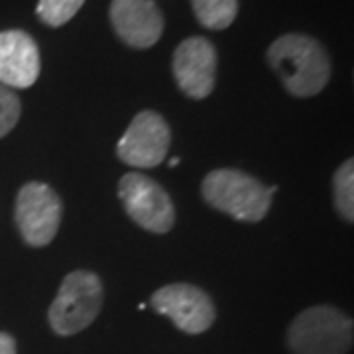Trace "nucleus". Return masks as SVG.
Here are the masks:
<instances>
[{
  "label": "nucleus",
  "instance_id": "obj_1",
  "mask_svg": "<svg viewBox=\"0 0 354 354\" xmlns=\"http://www.w3.org/2000/svg\"><path fill=\"white\" fill-rule=\"evenodd\" d=\"M268 64L293 97L321 93L330 79V57L321 41L305 34H286L268 48Z\"/></svg>",
  "mask_w": 354,
  "mask_h": 354
},
{
  "label": "nucleus",
  "instance_id": "obj_2",
  "mask_svg": "<svg viewBox=\"0 0 354 354\" xmlns=\"http://www.w3.org/2000/svg\"><path fill=\"white\" fill-rule=\"evenodd\" d=\"M203 197L211 207L244 223H258L272 205V191L239 169H215L203 179Z\"/></svg>",
  "mask_w": 354,
  "mask_h": 354
},
{
  "label": "nucleus",
  "instance_id": "obj_3",
  "mask_svg": "<svg viewBox=\"0 0 354 354\" xmlns=\"http://www.w3.org/2000/svg\"><path fill=\"white\" fill-rule=\"evenodd\" d=\"M288 342L295 354H346L353 321L330 305H317L293 319Z\"/></svg>",
  "mask_w": 354,
  "mask_h": 354
},
{
  "label": "nucleus",
  "instance_id": "obj_4",
  "mask_svg": "<svg viewBox=\"0 0 354 354\" xmlns=\"http://www.w3.org/2000/svg\"><path fill=\"white\" fill-rule=\"evenodd\" d=\"M102 307V283L97 274L75 270L59 286L50 307V325L62 337L87 329Z\"/></svg>",
  "mask_w": 354,
  "mask_h": 354
},
{
  "label": "nucleus",
  "instance_id": "obj_5",
  "mask_svg": "<svg viewBox=\"0 0 354 354\" xmlns=\"http://www.w3.org/2000/svg\"><path fill=\"white\" fill-rule=\"evenodd\" d=\"M118 195L130 218L150 232H167L176 223V209L162 185L142 174H127L118 183Z\"/></svg>",
  "mask_w": 354,
  "mask_h": 354
},
{
  "label": "nucleus",
  "instance_id": "obj_6",
  "mask_svg": "<svg viewBox=\"0 0 354 354\" xmlns=\"http://www.w3.org/2000/svg\"><path fill=\"white\" fill-rule=\"evenodd\" d=\"M62 223V201L46 183H26L16 199V225L30 246L50 244Z\"/></svg>",
  "mask_w": 354,
  "mask_h": 354
},
{
  "label": "nucleus",
  "instance_id": "obj_7",
  "mask_svg": "<svg viewBox=\"0 0 354 354\" xmlns=\"http://www.w3.org/2000/svg\"><path fill=\"white\" fill-rule=\"evenodd\" d=\"M171 144V132L164 118L153 111L134 116L118 142V158L134 167H156L165 160Z\"/></svg>",
  "mask_w": 354,
  "mask_h": 354
},
{
  "label": "nucleus",
  "instance_id": "obj_8",
  "mask_svg": "<svg viewBox=\"0 0 354 354\" xmlns=\"http://www.w3.org/2000/svg\"><path fill=\"white\" fill-rule=\"evenodd\" d=\"M152 307L189 335L205 333L215 321L211 297L191 283H169L152 295Z\"/></svg>",
  "mask_w": 354,
  "mask_h": 354
},
{
  "label": "nucleus",
  "instance_id": "obj_9",
  "mask_svg": "<svg viewBox=\"0 0 354 354\" xmlns=\"http://www.w3.org/2000/svg\"><path fill=\"white\" fill-rule=\"evenodd\" d=\"M171 71L179 88L191 99H205L216 81V50L207 38L183 39L174 53Z\"/></svg>",
  "mask_w": 354,
  "mask_h": 354
},
{
  "label": "nucleus",
  "instance_id": "obj_10",
  "mask_svg": "<svg viewBox=\"0 0 354 354\" xmlns=\"http://www.w3.org/2000/svg\"><path fill=\"white\" fill-rule=\"evenodd\" d=\"M111 24L130 48L148 50L164 32V16L153 0H113Z\"/></svg>",
  "mask_w": 354,
  "mask_h": 354
},
{
  "label": "nucleus",
  "instance_id": "obj_11",
  "mask_svg": "<svg viewBox=\"0 0 354 354\" xmlns=\"http://www.w3.org/2000/svg\"><path fill=\"white\" fill-rule=\"evenodd\" d=\"M41 59L38 44L22 30L0 32V85L28 88L39 77Z\"/></svg>",
  "mask_w": 354,
  "mask_h": 354
},
{
  "label": "nucleus",
  "instance_id": "obj_12",
  "mask_svg": "<svg viewBox=\"0 0 354 354\" xmlns=\"http://www.w3.org/2000/svg\"><path fill=\"white\" fill-rule=\"evenodd\" d=\"M199 24L209 30H225L239 14V0H191Z\"/></svg>",
  "mask_w": 354,
  "mask_h": 354
},
{
  "label": "nucleus",
  "instance_id": "obj_13",
  "mask_svg": "<svg viewBox=\"0 0 354 354\" xmlns=\"http://www.w3.org/2000/svg\"><path fill=\"white\" fill-rule=\"evenodd\" d=\"M333 187H335V203H337V211L339 215L353 223L354 221V162L346 160L344 164L337 169L335 179H333Z\"/></svg>",
  "mask_w": 354,
  "mask_h": 354
},
{
  "label": "nucleus",
  "instance_id": "obj_14",
  "mask_svg": "<svg viewBox=\"0 0 354 354\" xmlns=\"http://www.w3.org/2000/svg\"><path fill=\"white\" fill-rule=\"evenodd\" d=\"M83 4L85 0H39L38 16L44 24L59 28L67 24L81 10Z\"/></svg>",
  "mask_w": 354,
  "mask_h": 354
},
{
  "label": "nucleus",
  "instance_id": "obj_15",
  "mask_svg": "<svg viewBox=\"0 0 354 354\" xmlns=\"http://www.w3.org/2000/svg\"><path fill=\"white\" fill-rule=\"evenodd\" d=\"M20 99L8 87L0 85V138H4L20 120Z\"/></svg>",
  "mask_w": 354,
  "mask_h": 354
},
{
  "label": "nucleus",
  "instance_id": "obj_16",
  "mask_svg": "<svg viewBox=\"0 0 354 354\" xmlns=\"http://www.w3.org/2000/svg\"><path fill=\"white\" fill-rule=\"evenodd\" d=\"M0 354H16V342L8 333H0Z\"/></svg>",
  "mask_w": 354,
  "mask_h": 354
},
{
  "label": "nucleus",
  "instance_id": "obj_17",
  "mask_svg": "<svg viewBox=\"0 0 354 354\" xmlns=\"http://www.w3.org/2000/svg\"><path fill=\"white\" fill-rule=\"evenodd\" d=\"M177 164H179V158H174V160L169 162V167H176Z\"/></svg>",
  "mask_w": 354,
  "mask_h": 354
}]
</instances>
